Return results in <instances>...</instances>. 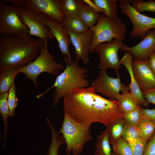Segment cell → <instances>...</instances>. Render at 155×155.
I'll use <instances>...</instances> for the list:
<instances>
[{"mask_svg": "<svg viewBox=\"0 0 155 155\" xmlns=\"http://www.w3.org/2000/svg\"><path fill=\"white\" fill-rule=\"evenodd\" d=\"M96 93L92 86L72 90L63 98L64 112L77 122L89 126L96 122L106 126L123 118L124 113L117 100Z\"/></svg>", "mask_w": 155, "mask_h": 155, "instance_id": "1", "label": "cell"}, {"mask_svg": "<svg viewBox=\"0 0 155 155\" xmlns=\"http://www.w3.org/2000/svg\"><path fill=\"white\" fill-rule=\"evenodd\" d=\"M44 41L31 37L1 36L0 70L22 67L32 62L39 55Z\"/></svg>", "mask_w": 155, "mask_h": 155, "instance_id": "2", "label": "cell"}, {"mask_svg": "<svg viewBox=\"0 0 155 155\" xmlns=\"http://www.w3.org/2000/svg\"><path fill=\"white\" fill-rule=\"evenodd\" d=\"M67 59V57L63 58L66 63V68L57 76L53 85L42 93L37 95L36 98L39 99L49 90L54 88L52 96L53 105L54 106L72 90L75 88H86L89 85V81L86 78L87 76L86 73L88 72V70L80 67L79 65V61L75 59L72 60L69 63Z\"/></svg>", "mask_w": 155, "mask_h": 155, "instance_id": "3", "label": "cell"}, {"mask_svg": "<svg viewBox=\"0 0 155 155\" xmlns=\"http://www.w3.org/2000/svg\"><path fill=\"white\" fill-rule=\"evenodd\" d=\"M61 127L58 132L62 134L66 144L65 152L69 155L72 150L73 155H79L85 144L93 139L91 126L79 123L64 112Z\"/></svg>", "mask_w": 155, "mask_h": 155, "instance_id": "4", "label": "cell"}, {"mask_svg": "<svg viewBox=\"0 0 155 155\" xmlns=\"http://www.w3.org/2000/svg\"><path fill=\"white\" fill-rule=\"evenodd\" d=\"M48 40L44 41L42 45L40 52L37 57L26 66L18 67L19 73L24 74L26 79L31 80L36 88L37 86V78L43 72L54 76H58L64 67L61 63L57 62L54 56L49 53Z\"/></svg>", "mask_w": 155, "mask_h": 155, "instance_id": "5", "label": "cell"}, {"mask_svg": "<svg viewBox=\"0 0 155 155\" xmlns=\"http://www.w3.org/2000/svg\"><path fill=\"white\" fill-rule=\"evenodd\" d=\"M90 29L93 31V36L90 54L93 52L96 47L103 42H109L113 39L123 40L126 34V26L121 19H112L104 14H101L96 24Z\"/></svg>", "mask_w": 155, "mask_h": 155, "instance_id": "6", "label": "cell"}, {"mask_svg": "<svg viewBox=\"0 0 155 155\" xmlns=\"http://www.w3.org/2000/svg\"><path fill=\"white\" fill-rule=\"evenodd\" d=\"M17 8L7 3H0V34L22 38L30 37L29 29L19 18Z\"/></svg>", "mask_w": 155, "mask_h": 155, "instance_id": "7", "label": "cell"}, {"mask_svg": "<svg viewBox=\"0 0 155 155\" xmlns=\"http://www.w3.org/2000/svg\"><path fill=\"white\" fill-rule=\"evenodd\" d=\"M17 12L22 23L28 28L30 36L44 41L54 38L50 29L44 23L45 13L33 11L23 7H17Z\"/></svg>", "mask_w": 155, "mask_h": 155, "instance_id": "8", "label": "cell"}, {"mask_svg": "<svg viewBox=\"0 0 155 155\" xmlns=\"http://www.w3.org/2000/svg\"><path fill=\"white\" fill-rule=\"evenodd\" d=\"M120 11L130 19L133 28L129 34L132 39L139 36L143 39L150 30H155V18L146 16L136 10L130 4L129 0H119Z\"/></svg>", "mask_w": 155, "mask_h": 155, "instance_id": "9", "label": "cell"}, {"mask_svg": "<svg viewBox=\"0 0 155 155\" xmlns=\"http://www.w3.org/2000/svg\"><path fill=\"white\" fill-rule=\"evenodd\" d=\"M62 0H3L17 7H23L33 11L45 13L55 21L63 23L64 18L61 9Z\"/></svg>", "mask_w": 155, "mask_h": 155, "instance_id": "10", "label": "cell"}, {"mask_svg": "<svg viewBox=\"0 0 155 155\" xmlns=\"http://www.w3.org/2000/svg\"><path fill=\"white\" fill-rule=\"evenodd\" d=\"M116 78L109 76L106 70H101L98 76L92 82L96 93H100L109 99L116 100L120 92L122 93L129 91L128 86L121 82L118 71H116Z\"/></svg>", "mask_w": 155, "mask_h": 155, "instance_id": "11", "label": "cell"}, {"mask_svg": "<svg viewBox=\"0 0 155 155\" xmlns=\"http://www.w3.org/2000/svg\"><path fill=\"white\" fill-rule=\"evenodd\" d=\"M122 40L119 39H114L109 42H103L97 46L93 52L98 53L100 57L98 68L100 70L108 68L118 71L121 63L118 51L123 44Z\"/></svg>", "mask_w": 155, "mask_h": 155, "instance_id": "12", "label": "cell"}, {"mask_svg": "<svg viewBox=\"0 0 155 155\" xmlns=\"http://www.w3.org/2000/svg\"><path fill=\"white\" fill-rule=\"evenodd\" d=\"M120 50L129 52L134 57V60L146 61L155 51V30H149L141 41L132 47L123 44Z\"/></svg>", "mask_w": 155, "mask_h": 155, "instance_id": "13", "label": "cell"}, {"mask_svg": "<svg viewBox=\"0 0 155 155\" xmlns=\"http://www.w3.org/2000/svg\"><path fill=\"white\" fill-rule=\"evenodd\" d=\"M68 32L74 48L75 59L79 61L82 60L84 65L87 64L90 60L89 54L93 36V31L89 29L80 33Z\"/></svg>", "mask_w": 155, "mask_h": 155, "instance_id": "14", "label": "cell"}, {"mask_svg": "<svg viewBox=\"0 0 155 155\" xmlns=\"http://www.w3.org/2000/svg\"><path fill=\"white\" fill-rule=\"evenodd\" d=\"M44 23L50 29L57 40L61 55L64 57H67V61L70 63L72 60L69 47L71 42L69 33L64 28L63 23L53 20L48 17Z\"/></svg>", "mask_w": 155, "mask_h": 155, "instance_id": "15", "label": "cell"}, {"mask_svg": "<svg viewBox=\"0 0 155 155\" xmlns=\"http://www.w3.org/2000/svg\"><path fill=\"white\" fill-rule=\"evenodd\" d=\"M132 65L134 76L142 92L155 87V75L149 67L148 60H134Z\"/></svg>", "mask_w": 155, "mask_h": 155, "instance_id": "16", "label": "cell"}, {"mask_svg": "<svg viewBox=\"0 0 155 155\" xmlns=\"http://www.w3.org/2000/svg\"><path fill=\"white\" fill-rule=\"evenodd\" d=\"M133 56L130 53L125 52L124 55L120 60V63L125 66L129 75L131 82L128 84L129 91L137 99L141 105L148 107L149 104L143 97L142 92L133 75L132 65Z\"/></svg>", "mask_w": 155, "mask_h": 155, "instance_id": "17", "label": "cell"}, {"mask_svg": "<svg viewBox=\"0 0 155 155\" xmlns=\"http://www.w3.org/2000/svg\"><path fill=\"white\" fill-rule=\"evenodd\" d=\"M85 5L82 0H62L61 9L64 18L78 17Z\"/></svg>", "mask_w": 155, "mask_h": 155, "instance_id": "18", "label": "cell"}, {"mask_svg": "<svg viewBox=\"0 0 155 155\" xmlns=\"http://www.w3.org/2000/svg\"><path fill=\"white\" fill-rule=\"evenodd\" d=\"M19 73L17 67L0 70V94L8 91Z\"/></svg>", "mask_w": 155, "mask_h": 155, "instance_id": "19", "label": "cell"}, {"mask_svg": "<svg viewBox=\"0 0 155 155\" xmlns=\"http://www.w3.org/2000/svg\"><path fill=\"white\" fill-rule=\"evenodd\" d=\"M116 100L119 103L124 114L141 106L138 100L130 91L120 94Z\"/></svg>", "mask_w": 155, "mask_h": 155, "instance_id": "20", "label": "cell"}, {"mask_svg": "<svg viewBox=\"0 0 155 155\" xmlns=\"http://www.w3.org/2000/svg\"><path fill=\"white\" fill-rule=\"evenodd\" d=\"M126 121L123 118L116 120L106 126L110 144L116 142L122 136Z\"/></svg>", "mask_w": 155, "mask_h": 155, "instance_id": "21", "label": "cell"}, {"mask_svg": "<svg viewBox=\"0 0 155 155\" xmlns=\"http://www.w3.org/2000/svg\"><path fill=\"white\" fill-rule=\"evenodd\" d=\"M45 120L51 129L52 136L47 155H59L60 146L65 143V139L62 135H60L58 132L56 131L49 118L46 117Z\"/></svg>", "mask_w": 155, "mask_h": 155, "instance_id": "22", "label": "cell"}, {"mask_svg": "<svg viewBox=\"0 0 155 155\" xmlns=\"http://www.w3.org/2000/svg\"><path fill=\"white\" fill-rule=\"evenodd\" d=\"M108 140V135L105 129L97 135L95 144L94 155H111L112 151Z\"/></svg>", "mask_w": 155, "mask_h": 155, "instance_id": "23", "label": "cell"}, {"mask_svg": "<svg viewBox=\"0 0 155 155\" xmlns=\"http://www.w3.org/2000/svg\"><path fill=\"white\" fill-rule=\"evenodd\" d=\"M94 3L112 19L118 18L117 0H92Z\"/></svg>", "mask_w": 155, "mask_h": 155, "instance_id": "24", "label": "cell"}, {"mask_svg": "<svg viewBox=\"0 0 155 155\" xmlns=\"http://www.w3.org/2000/svg\"><path fill=\"white\" fill-rule=\"evenodd\" d=\"M100 15L87 5H85L78 16L88 29L95 25L97 23Z\"/></svg>", "mask_w": 155, "mask_h": 155, "instance_id": "25", "label": "cell"}, {"mask_svg": "<svg viewBox=\"0 0 155 155\" xmlns=\"http://www.w3.org/2000/svg\"><path fill=\"white\" fill-rule=\"evenodd\" d=\"M138 128L139 138L147 142L155 133V121L143 118Z\"/></svg>", "mask_w": 155, "mask_h": 155, "instance_id": "26", "label": "cell"}, {"mask_svg": "<svg viewBox=\"0 0 155 155\" xmlns=\"http://www.w3.org/2000/svg\"><path fill=\"white\" fill-rule=\"evenodd\" d=\"M63 24L64 28L71 33H80L89 29L78 17L65 18Z\"/></svg>", "mask_w": 155, "mask_h": 155, "instance_id": "27", "label": "cell"}, {"mask_svg": "<svg viewBox=\"0 0 155 155\" xmlns=\"http://www.w3.org/2000/svg\"><path fill=\"white\" fill-rule=\"evenodd\" d=\"M8 91L0 94V113L2 118L4 125L3 136L4 145H6L7 132L8 129L7 119L9 115V109L7 102Z\"/></svg>", "mask_w": 155, "mask_h": 155, "instance_id": "28", "label": "cell"}, {"mask_svg": "<svg viewBox=\"0 0 155 155\" xmlns=\"http://www.w3.org/2000/svg\"><path fill=\"white\" fill-rule=\"evenodd\" d=\"M112 145L113 151L119 155H133L129 144L122 136Z\"/></svg>", "mask_w": 155, "mask_h": 155, "instance_id": "29", "label": "cell"}, {"mask_svg": "<svg viewBox=\"0 0 155 155\" xmlns=\"http://www.w3.org/2000/svg\"><path fill=\"white\" fill-rule=\"evenodd\" d=\"M141 106L129 112L124 114L123 118L129 123L138 127L143 119Z\"/></svg>", "mask_w": 155, "mask_h": 155, "instance_id": "30", "label": "cell"}, {"mask_svg": "<svg viewBox=\"0 0 155 155\" xmlns=\"http://www.w3.org/2000/svg\"><path fill=\"white\" fill-rule=\"evenodd\" d=\"M129 1L134 8L140 13L146 11L155 12V1H154L129 0Z\"/></svg>", "mask_w": 155, "mask_h": 155, "instance_id": "31", "label": "cell"}, {"mask_svg": "<svg viewBox=\"0 0 155 155\" xmlns=\"http://www.w3.org/2000/svg\"><path fill=\"white\" fill-rule=\"evenodd\" d=\"M18 99L16 96V89L15 83L8 91L7 102L9 109V117H12L15 115V110L18 105Z\"/></svg>", "mask_w": 155, "mask_h": 155, "instance_id": "32", "label": "cell"}, {"mask_svg": "<svg viewBox=\"0 0 155 155\" xmlns=\"http://www.w3.org/2000/svg\"><path fill=\"white\" fill-rule=\"evenodd\" d=\"M126 140L131 148L133 155H144L147 142L139 137Z\"/></svg>", "mask_w": 155, "mask_h": 155, "instance_id": "33", "label": "cell"}, {"mask_svg": "<svg viewBox=\"0 0 155 155\" xmlns=\"http://www.w3.org/2000/svg\"><path fill=\"white\" fill-rule=\"evenodd\" d=\"M122 136L127 140L139 137L138 127L126 121Z\"/></svg>", "mask_w": 155, "mask_h": 155, "instance_id": "34", "label": "cell"}, {"mask_svg": "<svg viewBox=\"0 0 155 155\" xmlns=\"http://www.w3.org/2000/svg\"><path fill=\"white\" fill-rule=\"evenodd\" d=\"M142 92L143 97L149 104L155 105V87L146 89Z\"/></svg>", "mask_w": 155, "mask_h": 155, "instance_id": "35", "label": "cell"}, {"mask_svg": "<svg viewBox=\"0 0 155 155\" xmlns=\"http://www.w3.org/2000/svg\"><path fill=\"white\" fill-rule=\"evenodd\" d=\"M147 142L144 155H155V133Z\"/></svg>", "mask_w": 155, "mask_h": 155, "instance_id": "36", "label": "cell"}, {"mask_svg": "<svg viewBox=\"0 0 155 155\" xmlns=\"http://www.w3.org/2000/svg\"><path fill=\"white\" fill-rule=\"evenodd\" d=\"M142 109L144 118L155 121V108Z\"/></svg>", "mask_w": 155, "mask_h": 155, "instance_id": "37", "label": "cell"}, {"mask_svg": "<svg viewBox=\"0 0 155 155\" xmlns=\"http://www.w3.org/2000/svg\"><path fill=\"white\" fill-rule=\"evenodd\" d=\"M84 3L87 5L94 11L97 12L104 13V12L99 7L97 6L91 0H82Z\"/></svg>", "mask_w": 155, "mask_h": 155, "instance_id": "38", "label": "cell"}, {"mask_svg": "<svg viewBox=\"0 0 155 155\" xmlns=\"http://www.w3.org/2000/svg\"><path fill=\"white\" fill-rule=\"evenodd\" d=\"M149 67L155 75V52L152 53L149 57L148 60Z\"/></svg>", "mask_w": 155, "mask_h": 155, "instance_id": "39", "label": "cell"}, {"mask_svg": "<svg viewBox=\"0 0 155 155\" xmlns=\"http://www.w3.org/2000/svg\"><path fill=\"white\" fill-rule=\"evenodd\" d=\"M111 155H119L118 154H117L115 152L113 151H112V152Z\"/></svg>", "mask_w": 155, "mask_h": 155, "instance_id": "40", "label": "cell"}]
</instances>
